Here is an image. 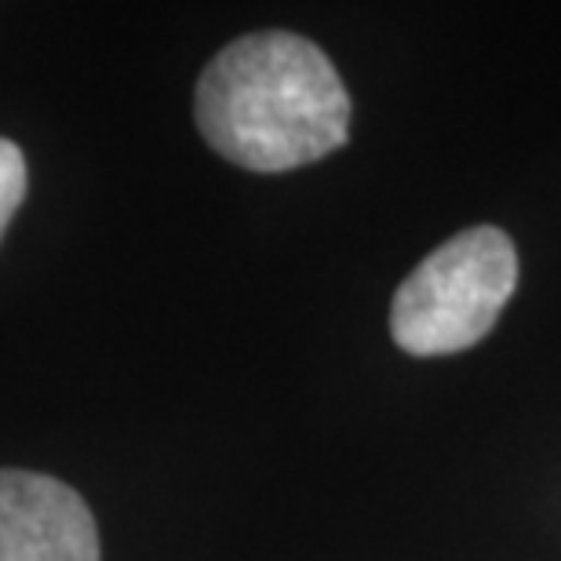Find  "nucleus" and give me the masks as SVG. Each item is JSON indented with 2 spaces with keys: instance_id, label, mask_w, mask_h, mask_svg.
I'll list each match as a JSON object with an SVG mask.
<instances>
[{
  "instance_id": "obj_1",
  "label": "nucleus",
  "mask_w": 561,
  "mask_h": 561,
  "mask_svg": "<svg viewBox=\"0 0 561 561\" xmlns=\"http://www.w3.org/2000/svg\"><path fill=\"white\" fill-rule=\"evenodd\" d=\"M205 142L249 172L321 161L351 136V95L318 44L249 33L205 66L194 99Z\"/></svg>"
},
{
  "instance_id": "obj_2",
  "label": "nucleus",
  "mask_w": 561,
  "mask_h": 561,
  "mask_svg": "<svg viewBox=\"0 0 561 561\" xmlns=\"http://www.w3.org/2000/svg\"><path fill=\"white\" fill-rule=\"evenodd\" d=\"M518 285V252L500 227H470L426 255L390 302V335L412 357L481 343Z\"/></svg>"
},
{
  "instance_id": "obj_3",
  "label": "nucleus",
  "mask_w": 561,
  "mask_h": 561,
  "mask_svg": "<svg viewBox=\"0 0 561 561\" xmlns=\"http://www.w3.org/2000/svg\"><path fill=\"white\" fill-rule=\"evenodd\" d=\"M0 561H99L88 503L59 478L0 470Z\"/></svg>"
},
{
  "instance_id": "obj_4",
  "label": "nucleus",
  "mask_w": 561,
  "mask_h": 561,
  "mask_svg": "<svg viewBox=\"0 0 561 561\" xmlns=\"http://www.w3.org/2000/svg\"><path fill=\"white\" fill-rule=\"evenodd\" d=\"M22 197H26V157L11 139H0V238L19 211Z\"/></svg>"
}]
</instances>
